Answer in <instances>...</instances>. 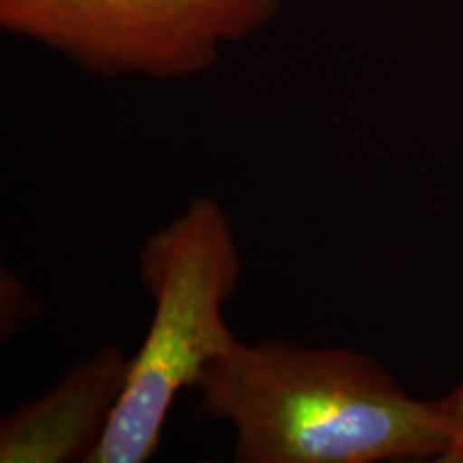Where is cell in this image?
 Instances as JSON below:
<instances>
[{"label":"cell","mask_w":463,"mask_h":463,"mask_svg":"<svg viewBox=\"0 0 463 463\" xmlns=\"http://www.w3.org/2000/svg\"><path fill=\"white\" fill-rule=\"evenodd\" d=\"M194 391L230 427L239 463L439 461L449 449L442 402L408 395L352 347L239 339Z\"/></svg>","instance_id":"6da1fadb"},{"label":"cell","mask_w":463,"mask_h":463,"mask_svg":"<svg viewBox=\"0 0 463 463\" xmlns=\"http://www.w3.org/2000/svg\"><path fill=\"white\" fill-rule=\"evenodd\" d=\"M245 260L223 204L200 195L142 245L140 279L153 300L142 345L106 436L89 463H146L164 438L172 405L215 358L239 341L225 305Z\"/></svg>","instance_id":"7a4b0ae2"},{"label":"cell","mask_w":463,"mask_h":463,"mask_svg":"<svg viewBox=\"0 0 463 463\" xmlns=\"http://www.w3.org/2000/svg\"><path fill=\"white\" fill-rule=\"evenodd\" d=\"M279 9L281 0H0V26L99 78L184 80Z\"/></svg>","instance_id":"3957f363"},{"label":"cell","mask_w":463,"mask_h":463,"mask_svg":"<svg viewBox=\"0 0 463 463\" xmlns=\"http://www.w3.org/2000/svg\"><path fill=\"white\" fill-rule=\"evenodd\" d=\"M129 361L118 344H108L17 405L0 425V463H89L125 391Z\"/></svg>","instance_id":"277c9868"},{"label":"cell","mask_w":463,"mask_h":463,"mask_svg":"<svg viewBox=\"0 0 463 463\" xmlns=\"http://www.w3.org/2000/svg\"><path fill=\"white\" fill-rule=\"evenodd\" d=\"M439 402L449 425V449L439 463H463V380Z\"/></svg>","instance_id":"5b68a950"}]
</instances>
